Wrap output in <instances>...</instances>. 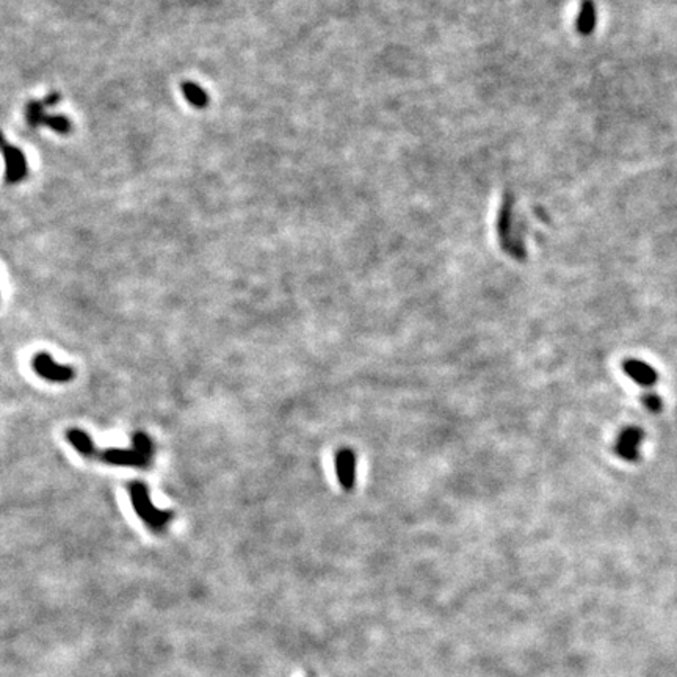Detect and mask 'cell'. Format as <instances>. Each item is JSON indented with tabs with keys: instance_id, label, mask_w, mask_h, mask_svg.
Returning a JSON list of instances; mask_svg holds the SVG:
<instances>
[{
	"instance_id": "cell-1",
	"label": "cell",
	"mask_w": 677,
	"mask_h": 677,
	"mask_svg": "<svg viewBox=\"0 0 677 677\" xmlns=\"http://www.w3.org/2000/svg\"><path fill=\"white\" fill-rule=\"evenodd\" d=\"M132 450H105L103 460L118 466H144L151 458L152 445L144 434H135Z\"/></svg>"
},
{
	"instance_id": "cell-2",
	"label": "cell",
	"mask_w": 677,
	"mask_h": 677,
	"mask_svg": "<svg viewBox=\"0 0 677 677\" xmlns=\"http://www.w3.org/2000/svg\"><path fill=\"white\" fill-rule=\"evenodd\" d=\"M131 495H132L133 506H135V510H137L138 516L154 530L163 528L169 519L173 517L171 513H165V511L157 510V508L151 504L148 491H146L144 484H141V483L132 484Z\"/></svg>"
},
{
	"instance_id": "cell-3",
	"label": "cell",
	"mask_w": 677,
	"mask_h": 677,
	"mask_svg": "<svg viewBox=\"0 0 677 677\" xmlns=\"http://www.w3.org/2000/svg\"><path fill=\"white\" fill-rule=\"evenodd\" d=\"M33 369H35L36 374L54 383L71 381L72 376H74V372H72L71 367L58 365L46 353H41L38 354V356H35V359H33Z\"/></svg>"
},
{
	"instance_id": "cell-4",
	"label": "cell",
	"mask_w": 677,
	"mask_h": 677,
	"mask_svg": "<svg viewBox=\"0 0 677 677\" xmlns=\"http://www.w3.org/2000/svg\"><path fill=\"white\" fill-rule=\"evenodd\" d=\"M643 438H645V433L640 428L636 427H629L619 434L618 442L614 445V451L619 458H623L625 461H638L640 458V445L643 442Z\"/></svg>"
},
{
	"instance_id": "cell-5",
	"label": "cell",
	"mask_w": 677,
	"mask_h": 677,
	"mask_svg": "<svg viewBox=\"0 0 677 677\" xmlns=\"http://www.w3.org/2000/svg\"><path fill=\"white\" fill-rule=\"evenodd\" d=\"M336 472L343 489H353L356 480V456L350 449H342L336 455Z\"/></svg>"
},
{
	"instance_id": "cell-6",
	"label": "cell",
	"mask_w": 677,
	"mask_h": 677,
	"mask_svg": "<svg viewBox=\"0 0 677 677\" xmlns=\"http://www.w3.org/2000/svg\"><path fill=\"white\" fill-rule=\"evenodd\" d=\"M623 370L630 380H634L636 385L643 387H651L657 383L658 375L651 365L638 359H627L623 363Z\"/></svg>"
},
{
	"instance_id": "cell-7",
	"label": "cell",
	"mask_w": 677,
	"mask_h": 677,
	"mask_svg": "<svg viewBox=\"0 0 677 677\" xmlns=\"http://www.w3.org/2000/svg\"><path fill=\"white\" fill-rule=\"evenodd\" d=\"M67 439L69 442L74 445V447L80 451L85 456H93L94 455V447L92 439H89L87 434L80 430H71L67 431Z\"/></svg>"
},
{
	"instance_id": "cell-8",
	"label": "cell",
	"mask_w": 677,
	"mask_h": 677,
	"mask_svg": "<svg viewBox=\"0 0 677 677\" xmlns=\"http://www.w3.org/2000/svg\"><path fill=\"white\" fill-rule=\"evenodd\" d=\"M643 403H645L646 408L649 411H652V413H658V411L662 409V406H663L662 398H660L657 394H652V392H649L645 395V397H643Z\"/></svg>"
},
{
	"instance_id": "cell-9",
	"label": "cell",
	"mask_w": 677,
	"mask_h": 677,
	"mask_svg": "<svg viewBox=\"0 0 677 677\" xmlns=\"http://www.w3.org/2000/svg\"><path fill=\"white\" fill-rule=\"evenodd\" d=\"M185 94H187V98L191 100V103H195L197 105H202L204 104V94H202V92L197 87H195V85H185Z\"/></svg>"
}]
</instances>
